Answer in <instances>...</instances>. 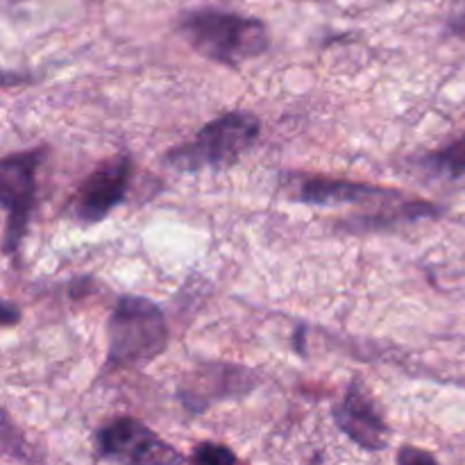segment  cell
Returning <instances> with one entry per match:
<instances>
[{"label": "cell", "mask_w": 465, "mask_h": 465, "mask_svg": "<svg viewBox=\"0 0 465 465\" xmlns=\"http://www.w3.org/2000/svg\"><path fill=\"white\" fill-rule=\"evenodd\" d=\"M262 123L250 112H230L209 121L186 143L166 153L163 163L180 173H198L204 168H227L239 162L259 139Z\"/></svg>", "instance_id": "3"}, {"label": "cell", "mask_w": 465, "mask_h": 465, "mask_svg": "<svg viewBox=\"0 0 465 465\" xmlns=\"http://www.w3.org/2000/svg\"><path fill=\"white\" fill-rule=\"evenodd\" d=\"M334 420L352 443L368 452H380L389 445V425L361 381L354 380L348 386L341 402L334 407Z\"/></svg>", "instance_id": "8"}, {"label": "cell", "mask_w": 465, "mask_h": 465, "mask_svg": "<svg viewBox=\"0 0 465 465\" xmlns=\"http://www.w3.org/2000/svg\"><path fill=\"white\" fill-rule=\"evenodd\" d=\"M427 163H430L436 173L450 177V180H457V177L465 175V136L454 141V143H450L448 148L430 154V157H427Z\"/></svg>", "instance_id": "10"}, {"label": "cell", "mask_w": 465, "mask_h": 465, "mask_svg": "<svg viewBox=\"0 0 465 465\" xmlns=\"http://www.w3.org/2000/svg\"><path fill=\"white\" fill-rule=\"evenodd\" d=\"M395 191L366 182L339 180V177H304L298 189L300 203L318 207H339V204H359L368 200H398Z\"/></svg>", "instance_id": "9"}, {"label": "cell", "mask_w": 465, "mask_h": 465, "mask_svg": "<svg viewBox=\"0 0 465 465\" xmlns=\"http://www.w3.org/2000/svg\"><path fill=\"white\" fill-rule=\"evenodd\" d=\"M45 157V148L7 154L0 162V207L5 212L3 250L12 257L25 239L27 223L36 193V168Z\"/></svg>", "instance_id": "4"}, {"label": "cell", "mask_w": 465, "mask_h": 465, "mask_svg": "<svg viewBox=\"0 0 465 465\" xmlns=\"http://www.w3.org/2000/svg\"><path fill=\"white\" fill-rule=\"evenodd\" d=\"M177 27L195 53L230 68H239L248 59L259 57L271 45L266 23L223 9L186 12Z\"/></svg>", "instance_id": "1"}, {"label": "cell", "mask_w": 465, "mask_h": 465, "mask_svg": "<svg viewBox=\"0 0 465 465\" xmlns=\"http://www.w3.org/2000/svg\"><path fill=\"white\" fill-rule=\"evenodd\" d=\"M98 450L121 465H182L184 457L136 418H116L98 431Z\"/></svg>", "instance_id": "5"}, {"label": "cell", "mask_w": 465, "mask_h": 465, "mask_svg": "<svg viewBox=\"0 0 465 465\" xmlns=\"http://www.w3.org/2000/svg\"><path fill=\"white\" fill-rule=\"evenodd\" d=\"M107 366L134 368L157 359L168 348V322L148 298L123 295L107 322Z\"/></svg>", "instance_id": "2"}, {"label": "cell", "mask_w": 465, "mask_h": 465, "mask_svg": "<svg viewBox=\"0 0 465 465\" xmlns=\"http://www.w3.org/2000/svg\"><path fill=\"white\" fill-rule=\"evenodd\" d=\"M191 465H241L239 457L230 448L221 443H200L195 445L189 459Z\"/></svg>", "instance_id": "11"}, {"label": "cell", "mask_w": 465, "mask_h": 465, "mask_svg": "<svg viewBox=\"0 0 465 465\" xmlns=\"http://www.w3.org/2000/svg\"><path fill=\"white\" fill-rule=\"evenodd\" d=\"M398 465H439V461L427 450L407 445L398 452Z\"/></svg>", "instance_id": "12"}, {"label": "cell", "mask_w": 465, "mask_h": 465, "mask_svg": "<svg viewBox=\"0 0 465 465\" xmlns=\"http://www.w3.org/2000/svg\"><path fill=\"white\" fill-rule=\"evenodd\" d=\"M18 316H21V313H18V309L14 307L12 302H7V300H5L3 307H0V322H3L5 327H9L18 321Z\"/></svg>", "instance_id": "13"}, {"label": "cell", "mask_w": 465, "mask_h": 465, "mask_svg": "<svg viewBox=\"0 0 465 465\" xmlns=\"http://www.w3.org/2000/svg\"><path fill=\"white\" fill-rule=\"evenodd\" d=\"M132 180L130 154H118L100 163L80 186L71 200V213L82 225L103 223L125 200Z\"/></svg>", "instance_id": "6"}, {"label": "cell", "mask_w": 465, "mask_h": 465, "mask_svg": "<svg viewBox=\"0 0 465 465\" xmlns=\"http://www.w3.org/2000/svg\"><path fill=\"white\" fill-rule=\"evenodd\" d=\"M257 386V377L250 368L232 363H203L193 375L186 377L180 386V400L193 413H203L216 400L245 395Z\"/></svg>", "instance_id": "7"}]
</instances>
